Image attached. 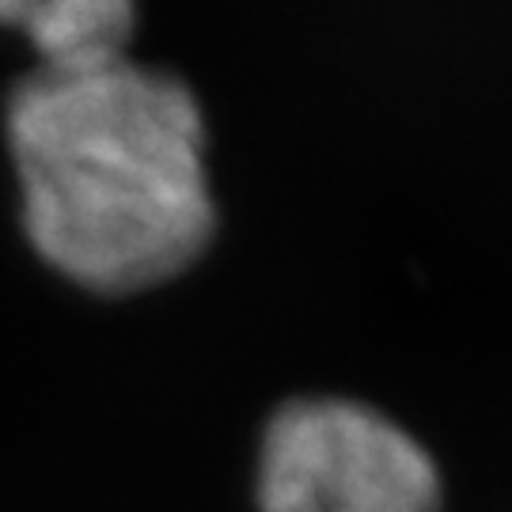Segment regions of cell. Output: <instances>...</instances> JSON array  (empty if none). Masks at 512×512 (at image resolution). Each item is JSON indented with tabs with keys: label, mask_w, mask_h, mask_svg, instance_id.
Segmentation results:
<instances>
[{
	"label": "cell",
	"mask_w": 512,
	"mask_h": 512,
	"mask_svg": "<svg viewBox=\"0 0 512 512\" xmlns=\"http://www.w3.org/2000/svg\"><path fill=\"white\" fill-rule=\"evenodd\" d=\"M0 23L31 38L50 73H76L129 57L137 8L126 0H0Z\"/></svg>",
	"instance_id": "3957f363"
},
{
	"label": "cell",
	"mask_w": 512,
	"mask_h": 512,
	"mask_svg": "<svg viewBox=\"0 0 512 512\" xmlns=\"http://www.w3.org/2000/svg\"><path fill=\"white\" fill-rule=\"evenodd\" d=\"M262 512H437L429 452L380 410L353 399H293L258 448Z\"/></svg>",
	"instance_id": "7a4b0ae2"
},
{
	"label": "cell",
	"mask_w": 512,
	"mask_h": 512,
	"mask_svg": "<svg viewBox=\"0 0 512 512\" xmlns=\"http://www.w3.org/2000/svg\"><path fill=\"white\" fill-rule=\"evenodd\" d=\"M8 148L35 251L84 289H152L213 239L205 118L175 73L35 69L8 95Z\"/></svg>",
	"instance_id": "6da1fadb"
}]
</instances>
